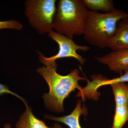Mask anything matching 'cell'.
I'll use <instances>...</instances> for the list:
<instances>
[{
	"mask_svg": "<svg viewBox=\"0 0 128 128\" xmlns=\"http://www.w3.org/2000/svg\"><path fill=\"white\" fill-rule=\"evenodd\" d=\"M4 128H12L11 125L10 124H4Z\"/></svg>",
	"mask_w": 128,
	"mask_h": 128,
	"instance_id": "17",
	"label": "cell"
},
{
	"mask_svg": "<svg viewBox=\"0 0 128 128\" xmlns=\"http://www.w3.org/2000/svg\"><path fill=\"white\" fill-rule=\"evenodd\" d=\"M48 36L58 44L59 48V51L56 55L47 58L44 57L41 52L37 51L39 56L40 62L41 63L43 62L56 61L58 59L67 57L75 58L82 65L86 63V59L82 56L78 54L76 51L80 50L86 52L90 50V48L88 46L78 45L72 39L53 30L48 34Z\"/></svg>",
	"mask_w": 128,
	"mask_h": 128,
	"instance_id": "5",
	"label": "cell"
},
{
	"mask_svg": "<svg viewBox=\"0 0 128 128\" xmlns=\"http://www.w3.org/2000/svg\"><path fill=\"white\" fill-rule=\"evenodd\" d=\"M41 63L44 66L38 68L37 72L46 80L50 89L49 92L42 96L44 105L51 111L63 112L64 100L76 89L81 91L82 88L78 81L86 79L79 76L80 71L77 69L71 70L67 75H60L56 72L57 65L56 61Z\"/></svg>",
	"mask_w": 128,
	"mask_h": 128,
	"instance_id": "1",
	"label": "cell"
},
{
	"mask_svg": "<svg viewBox=\"0 0 128 128\" xmlns=\"http://www.w3.org/2000/svg\"><path fill=\"white\" fill-rule=\"evenodd\" d=\"M112 86L116 106H128V96L126 84L124 82L115 83Z\"/></svg>",
	"mask_w": 128,
	"mask_h": 128,
	"instance_id": "11",
	"label": "cell"
},
{
	"mask_svg": "<svg viewBox=\"0 0 128 128\" xmlns=\"http://www.w3.org/2000/svg\"><path fill=\"white\" fill-rule=\"evenodd\" d=\"M23 27V25L22 23L15 20L0 22V30L10 29L19 31L22 29Z\"/></svg>",
	"mask_w": 128,
	"mask_h": 128,
	"instance_id": "14",
	"label": "cell"
},
{
	"mask_svg": "<svg viewBox=\"0 0 128 128\" xmlns=\"http://www.w3.org/2000/svg\"><path fill=\"white\" fill-rule=\"evenodd\" d=\"M126 88H127V93H128V85L126 84Z\"/></svg>",
	"mask_w": 128,
	"mask_h": 128,
	"instance_id": "18",
	"label": "cell"
},
{
	"mask_svg": "<svg viewBox=\"0 0 128 128\" xmlns=\"http://www.w3.org/2000/svg\"><path fill=\"white\" fill-rule=\"evenodd\" d=\"M106 48L113 50L128 49V17L118 22L116 32L108 41Z\"/></svg>",
	"mask_w": 128,
	"mask_h": 128,
	"instance_id": "7",
	"label": "cell"
},
{
	"mask_svg": "<svg viewBox=\"0 0 128 128\" xmlns=\"http://www.w3.org/2000/svg\"><path fill=\"white\" fill-rule=\"evenodd\" d=\"M95 58L115 73L121 74L123 72L128 71V49L113 50L102 57Z\"/></svg>",
	"mask_w": 128,
	"mask_h": 128,
	"instance_id": "6",
	"label": "cell"
},
{
	"mask_svg": "<svg viewBox=\"0 0 128 128\" xmlns=\"http://www.w3.org/2000/svg\"><path fill=\"white\" fill-rule=\"evenodd\" d=\"M56 0H26L24 13L30 26L39 34H48L53 29L56 10Z\"/></svg>",
	"mask_w": 128,
	"mask_h": 128,
	"instance_id": "4",
	"label": "cell"
},
{
	"mask_svg": "<svg viewBox=\"0 0 128 128\" xmlns=\"http://www.w3.org/2000/svg\"><path fill=\"white\" fill-rule=\"evenodd\" d=\"M88 9L92 12L99 11L108 13L116 10L113 2L111 0H82Z\"/></svg>",
	"mask_w": 128,
	"mask_h": 128,
	"instance_id": "10",
	"label": "cell"
},
{
	"mask_svg": "<svg viewBox=\"0 0 128 128\" xmlns=\"http://www.w3.org/2000/svg\"><path fill=\"white\" fill-rule=\"evenodd\" d=\"M128 120V106H116L113 122L111 128H122Z\"/></svg>",
	"mask_w": 128,
	"mask_h": 128,
	"instance_id": "12",
	"label": "cell"
},
{
	"mask_svg": "<svg viewBox=\"0 0 128 128\" xmlns=\"http://www.w3.org/2000/svg\"><path fill=\"white\" fill-rule=\"evenodd\" d=\"M128 17V14L121 10L104 13L89 10L83 34L84 38L91 45L104 48L108 41L115 34L118 22Z\"/></svg>",
	"mask_w": 128,
	"mask_h": 128,
	"instance_id": "3",
	"label": "cell"
},
{
	"mask_svg": "<svg viewBox=\"0 0 128 128\" xmlns=\"http://www.w3.org/2000/svg\"><path fill=\"white\" fill-rule=\"evenodd\" d=\"M89 11L82 0H60L54 17L53 28L70 39L74 36L82 35Z\"/></svg>",
	"mask_w": 128,
	"mask_h": 128,
	"instance_id": "2",
	"label": "cell"
},
{
	"mask_svg": "<svg viewBox=\"0 0 128 128\" xmlns=\"http://www.w3.org/2000/svg\"><path fill=\"white\" fill-rule=\"evenodd\" d=\"M128 82V71L125 72V73L123 75L121 76L120 77L114 78V79H107L105 77L101 79L98 82V85L96 87L97 89L99 87L102 86L106 85H111L115 83H120V82Z\"/></svg>",
	"mask_w": 128,
	"mask_h": 128,
	"instance_id": "13",
	"label": "cell"
},
{
	"mask_svg": "<svg viewBox=\"0 0 128 128\" xmlns=\"http://www.w3.org/2000/svg\"><path fill=\"white\" fill-rule=\"evenodd\" d=\"M54 128H63L62 126L60 124H59L57 123H55L54 124Z\"/></svg>",
	"mask_w": 128,
	"mask_h": 128,
	"instance_id": "16",
	"label": "cell"
},
{
	"mask_svg": "<svg viewBox=\"0 0 128 128\" xmlns=\"http://www.w3.org/2000/svg\"><path fill=\"white\" fill-rule=\"evenodd\" d=\"M87 108L84 106L81 107V100H78L76 106L73 112L69 115L61 117L45 115L44 118L47 120L60 122L68 126L70 128H82L80 123L81 115L88 114Z\"/></svg>",
	"mask_w": 128,
	"mask_h": 128,
	"instance_id": "8",
	"label": "cell"
},
{
	"mask_svg": "<svg viewBox=\"0 0 128 128\" xmlns=\"http://www.w3.org/2000/svg\"><path fill=\"white\" fill-rule=\"evenodd\" d=\"M4 94H9L14 95V96H16L18 98L22 100L25 104H27L25 100L22 98L19 95L10 90H9V88L7 87L6 85L0 83V96H2Z\"/></svg>",
	"mask_w": 128,
	"mask_h": 128,
	"instance_id": "15",
	"label": "cell"
},
{
	"mask_svg": "<svg viewBox=\"0 0 128 128\" xmlns=\"http://www.w3.org/2000/svg\"><path fill=\"white\" fill-rule=\"evenodd\" d=\"M25 106L26 110L16 123V128H54L48 127L43 121L36 118L31 108L28 104Z\"/></svg>",
	"mask_w": 128,
	"mask_h": 128,
	"instance_id": "9",
	"label": "cell"
}]
</instances>
